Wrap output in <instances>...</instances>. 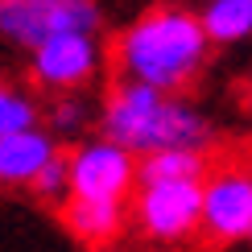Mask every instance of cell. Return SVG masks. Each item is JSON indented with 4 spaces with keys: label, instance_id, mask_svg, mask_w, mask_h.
Masks as SVG:
<instances>
[{
    "label": "cell",
    "instance_id": "obj_1",
    "mask_svg": "<svg viewBox=\"0 0 252 252\" xmlns=\"http://www.w3.org/2000/svg\"><path fill=\"white\" fill-rule=\"evenodd\" d=\"M211 37L203 17L178 4H153L116 37V66L124 79L157 91H182L207 62Z\"/></svg>",
    "mask_w": 252,
    "mask_h": 252
},
{
    "label": "cell",
    "instance_id": "obj_2",
    "mask_svg": "<svg viewBox=\"0 0 252 252\" xmlns=\"http://www.w3.org/2000/svg\"><path fill=\"white\" fill-rule=\"evenodd\" d=\"M99 128L108 141L132 149L136 157L153 149H207L215 136L211 120L198 108L136 79H120L108 91L103 112H99Z\"/></svg>",
    "mask_w": 252,
    "mask_h": 252
},
{
    "label": "cell",
    "instance_id": "obj_3",
    "mask_svg": "<svg viewBox=\"0 0 252 252\" xmlns=\"http://www.w3.org/2000/svg\"><path fill=\"white\" fill-rule=\"evenodd\" d=\"M103 13L95 0H0V37L37 50L58 33H95Z\"/></svg>",
    "mask_w": 252,
    "mask_h": 252
},
{
    "label": "cell",
    "instance_id": "obj_4",
    "mask_svg": "<svg viewBox=\"0 0 252 252\" xmlns=\"http://www.w3.org/2000/svg\"><path fill=\"white\" fill-rule=\"evenodd\" d=\"M132 215L153 244H178L203 227V182H145Z\"/></svg>",
    "mask_w": 252,
    "mask_h": 252
},
{
    "label": "cell",
    "instance_id": "obj_5",
    "mask_svg": "<svg viewBox=\"0 0 252 252\" xmlns=\"http://www.w3.org/2000/svg\"><path fill=\"white\" fill-rule=\"evenodd\" d=\"M136 186V153L108 141H83L70 149V198H120Z\"/></svg>",
    "mask_w": 252,
    "mask_h": 252
},
{
    "label": "cell",
    "instance_id": "obj_6",
    "mask_svg": "<svg viewBox=\"0 0 252 252\" xmlns=\"http://www.w3.org/2000/svg\"><path fill=\"white\" fill-rule=\"evenodd\" d=\"M203 232L232 244L252 236V170L223 165L203 182Z\"/></svg>",
    "mask_w": 252,
    "mask_h": 252
},
{
    "label": "cell",
    "instance_id": "obj_7",
    "mask_svg": "<svg viewBox=\"0 0 252 252\" xmlns=\"http://www.w3.org/2000/svg\"><path fill=\"white\" fill-rule=\"evenodd\" d=\"M29 70L33 83L46 91H79L95 79L99 70V46L95 33H58L29 50Z\"/></svg>",
    "mask_w": 252,
    "mask_h": 252
},
{
    "label": "cell",
    "instance_id": "obj_8",
    "mask_svg": "<svg viewBox=\"0 0 252 252\" xmlns=\"http://www.w3.org/2000/svg\"><path fill=\"white\" fill-rule=\"evenodd\" d=\"M54 157H58V136L41 124L0 136V186H33L37 174Z\"/></svg>",
    "mask_w": 252,
    "mask_h": 252
},
{
    "label": "cell",
    "instance_id": "obj_9",
    "mask_svg": "<svg viewBox=\"0 0 252 252\" xmlns=\"http://www.w3.org/2000/svg\"><path fill=\"white\" fill-rule=\"evenodd\" d=\"M66 227L83 244H108L124 227V203L120 198H70L66 203Z\"/></svg>",
    "mask_w": 252,
    "mask_h": 252
},
{
    "label": "cell",
    "instance_id": "obj_10",
    "mask_svg": "<svg viewBox=\"0 0 252 252\" xmlns=\"http://www.w3.org/2000/svg\"><path fill=\"white\" fill-rule=\"evenodd\" d=\"M207 149H153L136 161V186L145 182H207Z\"/></svg>",
    "mask_w": 252,
    "mask_h": 252
},
{
    "label": "cell",
    "instance_id": "obj_11",
    "mask_svg": "<svg viewBox=\"0 0 252 252\" xmlns=\"http://www.w3.org/2000/svg\"><path fill=\"white\" fill-rule=\"evenodd\" d=\"M198 17L211 46H236L252 37V0H207Z\"/></svg>",
    "mask_w": 252,
    "mask_h": 252
},
{
    "label": "cell",
    "instance_id": "obj_12",
    "mask_svg": "<svg viewBox=\"0 0 252 252\" xmlns=\"http://www.w3.org/2000/svg\"><path fill=\"white\" fill-rule=\"evenodd\" d=\"M33 124H37V103L25 91H17L13 83H0V136L33 128Z\"/></svg>",
    "mask_w": 252,
    "mask_h": 252
},
{
    "label": "cell",
    "instance_id": "obj_13",
    "mask_svg": "<svg viewBox=\"0 0 252 252\" xmlns=\"http://www.w3.org/2000/svg\"><path fill=\"white\" fill-rule=\"evenodd\" d=\"M50 132L54 136H75L83 124H87V108H83V99H75L70 91H62V99L50 108Z\"/></svg>",
    "mask_w": 252,
    "mask_h": 252
},
{
    "label": "cell",
    "instance_id": "obj_14",
    "mask_svg": "<svg viewBox=\"0 0 252 252\" xmlns=\"http://www.w3.org/2000/svg\"><path fill=\"white\" fill-rule=\"evenodd\" d=\"M33 190H37L41 198H70V157H66V153H58L54 161L37 174Z\"/></svg>",
    "mask_w": 252,
    "mask_h": 252
},
{
    "label": "cell",
    "instance_id": "obj_15",
    "mask_svg": "<svg viewBox=\"0 0 252 252\" xmlns=\"http://www.w3.org/2000/svg\"><path fill=\"white\" fill-rule=\"evenodd\" d=\"M248 112H252V83H248Z\"/></svg>",
    "mask_w": 252,
    "mask_h": 252
},
{
    "label": "cell",
    "instance_id": "obj_16",
    "mask_svg": "<svg viewBox=\"0 0 252 252\" xmlns=\"http://www.w3.org/2000/svg\"><path fill=\"white\" fill-rule=\"evenodd\" d=\"M248 240H252V236H248Z\"/></svg>",
    "mask_w": 252,
    "mask_h": 252
}]
</instances>
